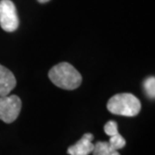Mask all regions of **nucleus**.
<instances>
[{
    "label": "nucleus",
    "mask_w": 155,
    "mask_h": 155,
    "mask_svg": "<svg viewBox=\"0 0 155 155\" xmlns=\"http://www.w3.org/2000/svg\"><path fill=\"white\" fill-rule=\"evenodd\" d=\"M51 83L64 90H76L82 84V76L69 63H60L52 67L48 72Z\"/></svg>",
    "instance_id": "obj_1"
},
{
    "label": "nucleus",
    "mask_w": 155,
    "mask_h": 155,
    "mask_svg": "<svg viewBox=\"0 0 155 155\" xmlns=\"http://www.w3.org/2000/svg\"><path fill=\"white\" fill-rule=\"evenodd\" d=\"M107 109L114 115L134 117L140 112L141 102L130 93H122L110 98L107 104Z\"/></svg>",
    "instance_id": "obj_2"
},
{
    "label": "nucleus",
    "mask_w": 155,
    "mask_h": 155,
    "mask_svg": "<svg viewBox=\"0 0 155 155\" xmlns=\"http://www.w3.org/2000/svg\"><path fill=\"white\" fill-rule=\"evenodd\" d=\"M0 26L7 32H13L19 26L16 7L11 0L0 1Z\"/></svg>",
    "instance_id": "obj_3"
},
{
    "label": "nucleus",
    "mask_w": 155,
    "mask_h": 155,
    "mask_svg": "<svg viewBox=\"0 0 155 155\" xmlns=\"http://www.w3.org/2000/svg\"><path fill=\"white\" fill-rule=\"evenodd\" d=\"M20 98L16 95L0 97V120L4 123H12L17 119L21 111Z\"/></svg>",
    "instance_id": "obj_4"
},
{
    "label": "nucleus",
    "mask_w": 155,
    "mask_h": 155,
    "mask_svg": "<svg viewBox=\"0 0 155 155\" xmlns=\"http://www.w3.org/2000/svg\"><path fill=\"white\" fill-rule=\"evenodd\" d=\"M94 135L91 133H86L83 137L77 142L76 144L72 145L68 149V153L70 155H89L94 150V144H93Z\"/></svg>",
    "instance_id": "obj_5"
},
{
    "label": "nucleus",
    "mask_w": 155,
    "mask_h": 155,
    "mask_svg": "<svg viewBox=\"0 0 155 155\" xmlns=\"http://www.w3.org/2000/svg\"><path fill=\"white\" fill-rule=\"evenodd\" d=\"M16 86V79L10 70L0 64V97H5Z\"/></svg>",
    "instance_id": "obj_6"
},
{
    "label": "nucleus",
    "mask_w": 155,
    "mask_h": 155,
    "mask_svg": "<svg viewBox=\"0 0 155 155\" xmlns=\"http://www.w3.org/2000/svg\"><path fill=\"white\" fill-rule=\"evenodd\" d=\"M92 153L93 155H121L119 151L112 149L109 143L105 141H98L94 144V150Z\"/></svg>",
    "instance_id": "obj_7"
},
{
    "label": "nucleus",
    "mask_w": 155,
    "mask_h": 155,
    "mask_svg": "<svg viewBox=\"0 0 155 155\" xmlns=\"http://www.w3.org/2000/svg\"><path fill=\"white\" fill-rule=\"evenodd\" d=\"M108 143H109V145L111 146L112 149L119 151V149H122V148L125 147L126 140H125V138H124L122 135L119 134V133H117V134L111 136L110 140H109Z\"/></svg>",
    "instance_id": "obj_8"
},
{
    "label": "nucleus",
    "mask_w": 155,
    "mask_h": 155,
    "mask_svg": "<svg viewBox=\"0 0 155 155\" xmlns=\"http://www.w3.org/2000/svg\"><path fill=\"white\" fill-rule=\"evenodd\" d=\"M144 91L146 95L150 99H154L155 97V78L154 77H148L143 82Z\"/></svg>",
    "instance_id": "obj_9"
},
{
    "label": "nucleus",
    "mask_w": 155,
    "mask_h": 155,
    "mask_svg": "<svg viewBox=\"0 0 155 155\" xmlns=\"http://www.w3.org/2000/svg\"><path fill=\"white\" fill-rule=\"evenodd\" d=\"M104 131L108 136H110V137L117 134V133H119L118 132V124L116 121H113V120L108 121L104 126Z\"/></svg>",
    "instance_id": "obj_10"
},
{
    "label": "nucleus",
    "mask_w": 155,
    "mask_h": 155,
    "mask_svg": "<svg viewBox=\"0 0 155 155\" xmlns=\"http://www.w3.org/2000/svg\"><path fill=\"white\" fill-rule=\"evenodd\" d=\"M38 1L39 3H46V2H48L49 0H38Z\"/></svg>",
    "instance_id": "obj_11"
}]
</instances>
